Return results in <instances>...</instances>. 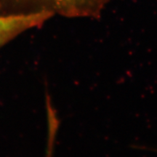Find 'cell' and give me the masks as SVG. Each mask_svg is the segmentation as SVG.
<instances>
[{"instance_id": "3957f363", "label": "cell", "mask_w": 157, "mask_h": 157, "mask_svg": "<svg viewBox=\"0 0 157 157\" xmlns=\"http://www.w3.org/2000/svg\"><path fill=\"white\" fill-rule=\"evenodd\" d=\"M52 148H53V143L49 142L48 143V154H47L46 157H52Z\"/></svg>"}, {"instance_id": "6da1fadb", "label": "cell", "mask_w": 157, "mask_h": 157, "mask_svg": "<svg viewBox=\"0 0 157 157\" xmlns=\"http://www.w3.org/2000/svg\"><path fill=\"white\" fill-rule=\"evenodd\" d=\"M110 0H0V15L49 13L66 17H98Z\"/></svg>"}, {"instance_id": "7a4b0ae2", "label": "cell", "mask_w": 157, "mask_h": 157, "mask_svg": "<svg viewBox=\"0 0 157 157\" xmlns=\"http://www.w3.org/2000/svg\"><path fill=\"white\" fill-rule=\"evenodd\" d=\"M52 17L49 13L0 15V48L25 31L40 27Z\"/></svg>"}]
</instances>
